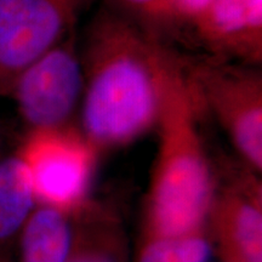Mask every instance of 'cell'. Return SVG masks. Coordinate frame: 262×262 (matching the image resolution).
Here are the masks:
<instances>
[{"label": "cell", "mask_w": 262, "mask_h": 262, "mask_svg": "<svg viewBox=\"0 0 262 262\" xmlns=\"http://www.w3.org/2000/svg\"><path fill=\"white\" fill-rule=\"evenodd\" d=\"M80 131L98 153L157 129L185 66L158 33L114 6L97 10L80 44Z\"/></svg>", "instance_id": "6da1fadb"}, {"label": "cell", "mask_w": 262, "mask_h": 262, "mask_svg": "<svg viewBox=\"0 0 262 262\" xmlns=\"http://www.w3.org/2000/svg\"><path fill=\"white\" fill-rule=\"evenodd\" d=\"M198 113L185 67L156 129L159 143L146 203L147 239L202 232L208 220L216 182Z\"/></svg>", "instance_id": "7a4b0ae2"}, {"label": "cell", "mask_w": 262, "mask_h": 262, "mask_svg": "<svg viewBox=\"0 0 262 262\" xmlns=\"http://www.w3.org/2000/svg\"><path fill=\"white\" fill-rule=\"evenodd\" d=\"M186 74L199 106L214 116L247 168L261 172V72L215 58L186 68Z\"/></svg>", "instance_id": "3957f363"}, {"label": "cell", "mask_w": 262, "mask_h": 262, "mask_svg": "<svg viewBox=\"0 0 262 262\" xmlns=\"http://www.w3.org/2000/svg\"><path fill=\"white\" fill-rule=\"evenodd\" d=\"M17 153L28 169L38 205L75 212L89 203L98 152L79 127L32 131Z\"/></svg>", "instance_id": "277c9868"}, {"label": "cell", "mask_w": 262, "mask_h": 262, "mask_svg": "<svg viewBox=\"0 0 262 262\" xmlns=\"http://www.w3.org/2000/svg\"><path fill=\"white\" fill-rule=\"evenodd\" d=\"M84 93L77 31L16 78L9 93L28 133L73 125Z\"/></svg>", "instance_id": "5b68a950"}, {"label": "cell", "mask_w": 262, "mask_h": 262, "mask_svg": "<svg viewBox=\"0 0 262 262\" xmlns=\"http://www.w3.org/2000/svg\"><path fill=\"white\" fill-rule=\"evenodd\" d=\"M91 0H0V95L64 40Z\"/></svg>", "instance_id": "8992f818"}, {"label": "cell", "mask_w": 262, "mask_h": 262, "mask_svg": "<svg viewBox=\"0 0 262 262\" xmlns=\"http://www.w3.org/2000/svg\"><path fill=\"white\" fill-rule=\"evenodd\" d=\"M255 173L233 172L215 185L208 220L225 262H262V189Z\"/></svg>", "instance_id": "52a82bcc"}, {"label": "cell", "mask_w": 262, "mask_h": 262, "mask_svg": "<svg viewBox=\"0 0 262 262\" xmlns=\"http://www.w3.org/2000/svg\"><path fill=\"white\" fill-rule=\"evenodd\" d=\"M192 26L216 56L261 63L262 0H212Z\"/></svg>", "instance_id": "ba28073f"}, {"label": "cell", "mask_w": 262, "mask_h": 262, "mask_svg": "<svg viewBox=\"0 0 262 262\" xmlns=\"http://www.w3.org/2000/svg\"><path fill=\"white\" fill-rule=\"evenodd\" d=\"M129 247L112 212L90 203L75 212L74 238L66 262H127Z\"/></svg>", "instance_id": "9c48e42d"}, {"label": "cell", "mask_w": 262, "mask_h": 262, "mask_svg": "<svg viewBox=\"0 0 262 262\" xmlns=\"http://www.w3.org/2000/svg\"><path fill=\"white\" fill-rule=\"evenodd\" d=\"M75 212L38 205L19 233V262L67 261L73 244Z\"/></svg>", "instance_id": "30bf717a"}, {"label": "cell", "mask_w": 262, "mask_h": 262, "mask_svg": "<svg viewBox=\"0 0 262 262\" xmlns=\"http://www.w3.org/2000/svg\"><path fill=\"white\" fill-rule=\"evenodd\" d=\"M35 208L31 176L18 153L0 159V260Z\"/></svg>", "instance_id": "8fae6325"}, {"label": "cell", "mask_w": 262, "mask_h": 262, "mask_svg": "<svg viewBox=\"0 0 262 262\" xmlns=\"http://www.w3.org/2000/svg\"><path fill=\"white\" fill-rule=\"evenodd\" d=\"M212 248L202 232L147 239L137 262H209Z\"/></svg>", "instance_id": "7c38bea8"}, {"label": "cell", "mask_w": 262, "mask_h": 262, "mask_svg": "<svg viewBox=\"0 0 262 262\" xmlns=\"http://www.w3.org/2000/svg\"><path fill=\"white\" fill-rule=\"evenodd\" d=\"M107 4L125 12L158 34L180 24L172 0H108Z\"/></svg>", "instance_id": "4fadbf2b"}, {"label": "cell", "mask_w": 262, "mask_h": 262, "mask_svg": "<svg viewBox=\"0 0 262 262\" xmlns=\"http://www.w3.org/2000/svg\"><path fill=\"white\" fill-rule=\"evenodd\" d=\"M212 3V0H172L180 22L191 24Z\"/></svg>", "instance_id": "5bb4252c"}, {"label": "cell", "mask_w": 262, "mask_h": 262, "mask_svg": "<svg viewBox=\"0 0 262 262\" xmlns=\"http://www.w3.org/2000/svg\"><path fill=\"white\" fill-rule=\"evenodd\" d=\"M0 262H6L5 260H0Z\"/></svg>", "instance_id": "9a60e30c"}]
</instances>
